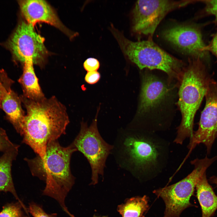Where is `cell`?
Segmentation results:
<instances>
[{"mask_svg":"<svg viewBox=\"0 0 217 217\" xmlns=\"http://www.w3.org/2000/svg\"><path fill=\"white\" fill-rule=\"evenodd\" d=\"M2 95V83L1 80L0 79V106H1V102Z\"/></svg>","mask_w":217,"mask_h":217,"instance_id":"obj_27","label":"cell"},{"mask_svg":"<svg viewBox=\"0 0 217 217\" xmlns=\"http://www.w3.org/2000/svg\"><path fill=\"white\" fill-rule=\"evenodd\" d=\"M217 156L209 158L196 159L190 162L194 166L192 171L186 177L171 185L153 191L164 201L165 208L163 217H179L186 209L194 206L190 202L196 185L207 168L216 160Z\"/></svg>","mask_w":217,"mask_h":217,"instance_id":"obj_7","label":"cell"},{"mask_svg":"<svg viewBox=\"0 0 217 217\" xmlns=\"http://www.w3.org/2000/svg\"><path fill=\"white\" fill-rule=\"evenodd\" d=\"M27 110L20 135L41 159L47 144L65 134L69 122L66 108L55 96L33 100L20 96Z\"/></svg>","mask_w":217,"mask_h":217,"instance_id":"obj_2","label":"cell"},{"mask_svg":"<svg viewBox=\"0 0 217 217\" xmlns=\"http://www.w3.org/2000/svg\"><path fill=\"white\" fill-rule=\"evenodd\" d=\"M197 2L199 0L137 1L133 12V31L152 39L158 25L168 14Z\"/></svg>","mask_w":217,"mask_h":217,"instance_id":"obj_9","label":"cell"},{"mask_svg":"<svg viewBox=\"0 0 217 217\" xmlns=\"http://www.w3.org/2000/svg\"><path fill=\"white\" fill-rule=\"evenodd\" d=\"M44 38L26 22L18 24L10 39L9 46L13 55L24 63L32 59L34 64H41L45 60L48 52L44 44Z\"/></svg>","mask_w":217,"mask_h":217,"instance_id":"obj_10","label":"cell"},{"mask_svg":"<svg viewBox=\"0 0 217 217\" xmlns=\"http://www.w3.org/2000/svg\"><path fill=\"white\" fill-rule=\"evenodd\" d=\"M97 115L88 127L82 122L79 133L72 143L88 162L91 170V185L98 183L99 175L103 176L106 160L111 154L113 145L102 138L98 129Z\"/></svg>","mask_w":217,"mask_h":217,"instance_id":"obj_8","label":"cell"},{"mask_svg":"<svg viewBox=\"0 0 217 217\" xmlns=\"http://www.w3.org/2000/svg\"><path fill=\"white\" fill-rule=\"evenodd\" d=\"M142 80L137 114L143 120L136 128L156 133L166 130L172 119L165 112L174 105L177 86L149 71L144 73Z\"/></svg>","mask_w":217,"mask_h":217,"instance_id":"obj_5","label":"cell"},{"mask_svg":"<svg viewBox=\"0 0 217 217\" xmlns=\"http://www.w3.org/2000/svg\"><path fill=\"white\" fill-rule=\"evenodd\" d=\"M70 217H75L72 214H71L70 215ZM94 217H107L105 216H94Z\"/></svg>","mask_w":217,"mask_h":217,"instance_id":"obj_28","label":"cell"},{"mask_svg":"<svg viewBox=\"0 0 217 217\" xmlns=\"http://www.w3.org/2000/svg\"><path fill=\"white\" fill-rule=\"evenodd\" d=\"M77 151L72 143L64 147L57 140L47 144L43 159L37 156L33 159H24L32 174L45 181L43 194L57 201L67 214L70 212L65 200L75 181L71 171L70 161L72 154Z\"/></svg>","mask_w":217,"mask_h":217,"instance_id":"obj_3","label":"cell"},{"mask_svg":"<svg viewBox=\"0 0 217 217\" xmlns=\"http://www.w3.org/2000/svg\"><path fill=\"white\" fill-rule=\"evenodd\" d=\"M205 50L209 52L216 58L217 61V31L214 35L209 44L206 45Z\"/></svg>","mask_w":217,"mask_h":217,"instance_id":"obj_24","label":"cell"},{"mask_svg":"<svg viewBox=\"0 0 217 217\" xmlns=\"http://www.w3.org/2000/svg\"><path fill=\"white\" fill-rule=\"evenodd\" d=\"M209 180L210 183L215 184L217 187V176H212L209 178Z\"/></svg>","mask_w":217,"mask_h":217,"instance_id":"obj_26","label":"cell"},{"mask_svg":"<svg viewBox=\"0 0 217 217\" xmlns=\"http://www.w3.org/2000/svg\"><path fill=\"white\" fill-rule=\"evenodd\" d=\"M148 208V198L144 195L128 199L118 206L117 210L122 217H141Z\"/></svg>","mask_w":217,"mask_h":217,"instance_id":"obj_18","label":"cell"},{"mask_svg":"<svg viewBox=\"0 0 217 217\" xmlns=\"http://www.w3.org/2000/svg\"><path fill=\"white\" fill-rule=\"evenodd\" d=\"M20 10L26 22L34 27L39 22L49 24L60 30L70 38L76 34L62 23L52 7L42 0H24L19 1Z\"/></svg>","mask_w":217,"mask_h":217,"instance_id":"obj_13","label":"cell"},{"mask_svg":"<svg viewBox=\"0 0 217 217\" xmlns=\"http://www.w3.org/2000/svg\"><path fill=\"white\" fill-rule=\"evenodd\" d=\"M18 149L4 153L0 157V192L11 193L15 199L24 205L18 197L13 182L11 175V166L18 153Z\"/></svg>","mask_w":217,"mask_h":217,"instance_id":"obj_17","label":"cell"},{"mask_svg":"<svg viewBox=\"0 0 217 217\" xmlns=\"http://www.w3.org/2000/svg\"><path fill=\"white\" fill-rule=\"evenodd\" d=\"M28 209L33 217H55V215L47 214L40 206L35 203H29Z\"/></svg>","mask_w":217,"mask_h":217,"instance_id":"obj_22","label":"cell"},{"mask_svg":"<svg viewBox=\"0 0 217 217\" xmlns=\"http://www.w3.org/2000/svg\"><path fill=\"white\" fill-rule=\"evenodd\" d=\"M188 63L178 86L177 105L181 113V120L174 142L180 145L193 136L194 116L211 79L201 59L189 58Z\"/></svg>","mask_w":217,"mask_h":217,"instance_id":"obj_4","label":"cell"},{"mask_svg":"<svg viewBox=\"0 0 217 217\" xmlns=\"http://www.w3.org/2000/svg\"><path fill=\"white\" fill-rule=\"evenodd\" d=\"M0 217H30L28 208L18 201L8 203L2 207Z\"/></svg>","mask_w":217,"mask_h":217,"instance_id":"obj_19","label":"cell"},{"mask_svg":"<svg viewBox=\"0 0 217 217\" xmlns=\"http://www.w3.org/2000/svg\"><path fill=\"white\" fill-rule=\"evenodd\" d=\"M19 145L12 143L9 139L5 131L0 127V152L4 153L18 149Z\"/></svg>","mask_w":217,"mask_h":217,"instance_id":"obj_20","label":"cell"},{"mask_svg":"<svg viewBox=\"0 0 217 217\" xmlns=\"http://www.w3.org/2000/svg\"><path fill=\"white\" fill-rule=\"evenodd\" d=\"M206 103L198 123L188 145L190 151L200 143L206 146L209 155L217 137V82L211 79L205 95Z\"/></svg>","mask_w":217,"mask_h":217,"instance_id":"obj_11","label":"cell"},{"mask_svg":"<svg viewBox=\"0 0 217 217\" xmlns=\"http://www.w3.org/2000/svg\"><path fill=\"white\" fill-rule=\"evenodd\" d=\"M205 5L202 12L205 15H211L215 17L214 22L217 24V0H200Z\"/></svg>","mask_w":217,"mask_h":217,"instance_id":"obj_21","label":"cell"},{"mask_svg":"<svg viewBox=\"0 0 217 217\" xmlns=\"http://www.w3.org/2000/svg\"><path fill=\"white\" fill-rule=\"evenodd\" d=\"M24 63L22 74L18 80L23 91V96L26 98L36 100L45 97L35 74L32 59L26 60Z\"/></svg>","mask_w":217,"mask_h":217,"instance_id":"obj_16","label":"cell"},{"mask_svg":"<svg viewBox=\"0 0 217 217\" xmlns=\"http://www.w3.org/2000/svg\"><path fill=\"white\" fill-rule=\"evenodd\" d=\"M196 197L200 206L202 217H212L217 209V195L208 181L206 172L200 178L195 187Z\"/></svg>","mask_w":217,"mask_h":217,"instance_id":"obj_15","label":"cell"},{"mask_svg":"<svg viewBox=\"0 0 217 217\" xmlns=\"http://www.w3.org/2000/svg\"><path fill=\"white\" fill-rule=\"evenodd\" d=\"M99 73L97 71L88 72L85 77V80L88 83L93 84L97 83L100 78Z\"/></svg>","mask_w":217,"mask_h":217,"instance_id":"obj_25","label":"cell"},{"mask_svg":"<svg viewBox=\"0 0 217 217\" xmlns=\"http://www.w3.org/2000/svg\"><path fill=\"white\" fill-rule=\"evenodd\" d=\"M111 154L119 167L138 178H150L166 166L169 142L156 133L135 128L118 133Z\"/></svg>","mask_w":217,"mask_h":217,"instance_id":"obj_1","label":"cell"},{"mask_svg":"<svg viewBox=\"0 0 217 217\" xmlns=\"http://www.w3.org/2000/svg\"><path fill=\"white\" fill-rule=\"evenodd\" d=\"M84 69L88 72L97 71L100 67V63L96 58H90L87 59L83 64Z\"/></svg>","mask_w":217,"mask_h":217,"instance_id":"obj_23","label":"cell"},{"mask_svg":"<svg viewBox=\"0 0 217 217\" xmlns=\"http://www.w3.org/2000/svg\"><path fill=\"white\" fill-rule=\"evenodd\" d=\"M111 31L124 53L140 69L162 71L171 83H179L186 64L164 50L152 39L133 42L114 28Z\"/></svg>","mask_w":217,"mask_h":217,"instance_id":"obj_6","label":"cell"},{"mask_svg":"<svg viewBox=\"0 0 217 217\" xmlns=\"http://www.w3.org/2000/svg\"><path fill=\"white\" fill-rule=\"evenodd\" d=\"M0 79L2 92L1 106L8 119L20 134L25 115L21 107L20 97L11 88L14 81L3 69L0 70Z\"/></svg>","mask_w":217,"mask_h":217,"instance_id":"obj_14","label":"cell"},{"mask_svg":"<svg viewBox=\"0 0 217 217\" xmlns=\"http://www.w3.org/2000/svg\"><path fill=\"white\" fill-rule=\"evenodd\" d=\"M163 38L178 48L190 58H208V52L205 50L206 46L200 29L195 25L177 24L165 30Z\"/></svg>","mask_w":217,"mask_h":217,"instance_id":"obj_12","label":"cell"}]
</instances>
